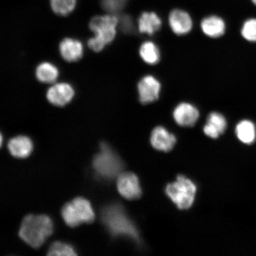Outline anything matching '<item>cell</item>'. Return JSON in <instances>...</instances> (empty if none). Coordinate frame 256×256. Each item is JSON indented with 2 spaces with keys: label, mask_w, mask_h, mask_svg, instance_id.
Masks as SVG:
<instances>
[{
  "label": "cell",
  "mask_w": 256,
  "mask_h": 256,
  "mask_svg": "<svg viewBox=\"0 0 256 256\" xmlns=\"http://www.w3.org/2000/svg\"><path fill=\"white\" fill-rule=\"evenodd\" d=\"M117 188L121 196L128 200L139 199L142 195L139 179L132 172H121L118 177Z\"/></svg>",
  "instance_id": "9"
},
{
  "label": "cell",
  "mask_w": 256,
  "mask_h": 256,
  "mask_svg": "<svg viewBox=\"0 0 256 256\" xmlns=\"http://www.w3.org/2000/svg\"><path fill=\"white\" fill-rule=\"evenodd\" d=\"M53 223L46 215H28L24 218L19 236L23 241L34 248L41 247L46 240L52 234Z\"/></svg>",
  "instance_id": "2"
},
{
  "label": "cell",
  "mask_w": 256,
  "mask_h": 256,
  "mask_svg": "<svg viewBox=\"0 0 256 256\" xmlns=\"http://www.w3.org/2000/svg\"><path fill=\"white\" fill-rule=\"evenodd\" d=\"M88 46L90 49L95 51V52H99V51L104 49L106 44L98 38L94 36V37L89 40Z\"/></svg>",
  "instance_id": "26"
},
{
  "label": "cell",
  "mask_w": 256,
  "mask_h": 256,
  "mask_svg": "<svg viewBox=\"0 0 256 256\" xmlns=\"http://www.w3.org/2000/svg\"><path fill=\"white\" fill-rule=\"evenodd\" d=\"M162 19L158 12L152 10L143 11L137 20L138 30L140 34L152 36L161 30Z\"/></svg>",
  "instance_id": "12"
},
{
  "label": "cell",
  "mask_w": 256,
  "mask_h": 256,
  "mask_svg": "<svg viewBox=\"0 0 256 256\" xmlns=\"http://www.w3.org/2000/svg\"><path fill=\"white\" fill-rule=\"evenodd\" d=\"M74 90L67 83H58L51 87L47 92V98L51 104L57 106H64L72 101Z\"/></svg>",
  "instance_id": "13"
},
{
  "label": "cell",
  "mask_w": 256,
  "mask_h": 256,
  "mask_svg": "<svg viewBox=\"0 0 256 256\" xmlns=\"http://www.w3.org/2000/svg\"><path fill=\"white\" fill-rule=\"evenodd\" d=\"M101 216L102 222L112 236H124L138 244L140 242L138 230L120 204H114L105 206Z\"/></svg>",
  "instance_id": "1"
},
{
  "label": "cell",
  "mask_w": 256,
  "mask_h": 256,
  "mask_svg": "<svg viewBox=\"0 0 256 256\" xmlns=\"http://www.w3.org/2000/svg\"><path fill=\"white\" fill-rule=\"evenodd\" d=\"M119 18L114 14L96 16L90 22V28L96 37L106 44L111 43L116 36Z\"/></svg>",
  "instance_id": "6"
},
{
  "label": "cell",
  "mask_w": 256,
  "mask_h": 256,
  "mask_svg": "<svg viewBox=\"0 0 256 256\" xmlns=\"http://www.w3.org/2000/svg\"><path fill=\"white\" fill-rule=\"evenodd\" d=\"M51 8L56 14L68 15L76 8V0H50Z\"/></svg>",
  "instance_id": "21"
},
{
  "label": "cell",
  "mask_w": 256,
  "mask_h": 256,
  "mask_svg": "<svg viewBox=\"0 0 256 256\" xmlns=\"http://www.w3.org/2000/svg\"><path fill=\"white\" fill-rule=\"evenodd\" d=\"M196 186L190 179L178 176L177 180L170 184L166 193L179 210H188L194 204Z\"/></svg>",
  "instance_id": "5"
},
{
  "label": "cell",
  "mask_w": 256,
  "mask_h": 256,
  "mask_svg": "<svg viewBox=\"0 0 256 256\" xmlns=\"http://www.w3.org/2000/svg\"><path fill=\"white\" fill-rule=\"evenodd\" d=\"M92 167L97 174L105 179L118 177L124 168L123 162L107 143L100 144V150L92 160Z\"/></svg>",
  "instance_id": "3"
},
{
  "label": "cell",
  "mask_w": 256,
  "mask_h": 256,
  "mask_svg": "<svg viewBox=\"0 0 256 256\" xmlns=\"http://www.w3.org/2000/svg\"><path fill=\"white\" fill-rule=\"evenodd\" d=\"M59 72L56 67L50 62H44L37 67L36 78L44 83H52L58 76Z\"/></svg>",
  "instance_id": "20"
},
{
  "label": "cell",
  "mask_w": 256,
  "mask_h": 256,
  "mask_svg": "<svg viewBox=\"0 0 256 256\" xmlns=\"http://www.w3.org/2000/svg\"><path fill=\"white\" fill-rule=\"evenodd\" d=\"M168 22L172 33L184 36L193 30L194 22L190 12L183 8H172L168 12Z\"/></svg>",
  "instance_id": "7"
},
{
  "label": "cell",
  "mask_w": 256,
  "mask_h": 256,
  "mask_svg": "<svg viewBox=\"0 0 256 256\" xmlns=\"http://www.w3.org/2000/svg\"><path fill=\"white\" fill-rule=\"evenodd\" d=\"M241 34L244 39L250 42H256V18H249L243 24Z\"/></svg>",
  "instance_id": "23"
},
{
  "label": "cell",
  "mask_w": 256,
  "mask_h": 256,
  "mask_svg": "<svg viewBox=\"0 0 256 256\" xmlns=\"http://www.w3.org/2000/svg\"><path fill=\"white\" fill-rule=\"evenodd\" d=\"M150 142L154 148L158 151L168 152L174 148L176 138L164 127L159 126L152 130Z\"/></svg>",
  "instance_id": "14"
},
{
  "label": "cell",
  "mask_w": 256,
  "mask_h": 256,
  "mask_svg": "<svg viewBox=\"0 0 256 256\" xmlns=\"http://www.w3.org/2000/svg\"><path fill=\"white\" fill-rule=\"evenodd\" d=\"M60 51L63 58L68 62H78L82 56L83 46L80 41L66 38L60 44Z\"/></svg>",
  "instance_id": "17"
},
{
  "label": "cell",
  "mask_w": 256,
  "mask_h": 256,
  "mask_svg": "<svg viewBox=\"0 0 256 256\" xmlns=\"http://www.w3.org/2000/svg\"><path fill=\"white\" fill-rule=\"evenodd\" d=\"M200 28L207 37L218 39L226 34V25L222 16L218 14H211L204 16L201 19Z\"/></svg>",
  "instance_id": "11"
},
{
  "label": "cell",
  "mask_w": 256,
  "mask_h": 256,
  "mask_svg": "<svg viewBox=\"0 0 256 256\" xmlns=\"http://www.w3.org/2000/svg\"><path fill=\"white\" fill-rule=\"evenodd\" d=\"M236 133L240 142L251 144L256 137V130L254 124L249 120H242L236 124Z\"/></svg>",
  "instance_id": "19"
},
{
  "label": "cell",
  "mask_w": 256,
  "mask_h": 256,
  "mask_svg": "<svg viewBox=\"0 0 256 256\" xmlns=\"http://www.w3.org/2000/svg\"><path fill=\"white\" fill-rule=\"evenodd\" d=\"M227 127L226 118L218 112H212L208 115L204 132L211 138H218L225 132Z\"/></svg>",
  "instance_id": "15"
},
{
  "label": "cell",
  "mask_w": 256,
  "mask_h": 256,
  "mask_svg": "<svg viewBox=\"0 0 256 256\" xmlns=\"http://www.w3.org/2000/svg\"><path fill=\"white\" fill-rule=\"evenodd\" d=\"M200 117L199 110L190 102H181L172 111V118L176 123L182 127L194 126Z\"/></svg>",
  "instance_id": "10"
},
{
  "label": "cell",
  "mask_w": 256,
  "mask_h": 256,
  "mask_svg": "<svg viewBox=\"0 0 256 256\" xmlns=\"http://www.w3.org/2000/svg\"><path fill=\"white\" fill-rule=\"evenodd\" d=\"M162 86L156 76L147 74L138 83L139 101L142 104H149L158 100L161 94Z\"/></svg>",
  "instance_id": "8"
},
{
  "label": "cell",
  "mask_w": 256,
  "mask_h": 256,
  "mask_svg": "<svg viewBox=\"0 0 256 256\" xmlns=\"http://www.w3.org/2000/svg\"><path fill=\"white\" fill-rule=\"evenodd\" d=\"M128 0H102V7L111 14H118L126 7Z\"/></svg>",
  "instance_id": "24"
},
{
  "label": "cell",
  "mask_w": 256,
  "mask_h": 256,
  "mask_svg": "<svg viewBox=\"0 0 256 256\" xmlns=\"http://www.w3.org/2000/svg\"><path fill=\"white\" fill-rule=\"evenodd\" d=\"M48 256H76V254L71 245L66 243L56 242L50 246Z\"/></svg>",
  "instance_id": "22"
},
{
  "label": "cell",
  "mask_w": 256,
  "mask_h": 256,
  "mask_svg": "<svg viewBox=\"0 0 256 256\" xmlns=\"http://www.w3.org/2000/svg\"><path fill=\"white\" fill-rule=\"evenodd\" d=\"M8 149L14 158H24L30 156L33 150V143L30 138L18 136L9 140Z\"/></svg>",
  "instance_id": "16"
},
{
  "label": "cell",
  "mask_w": 256,
  "mask_h": 256,
  "mask_svg": "<svg viewBox=\"0 0 256 256\" xmlns=\"http://www.w3.org/2000/svg\"><path fill=\"white\" fill-rule=\"evenodd\" d=\"M140 58L149 66H156L161 60V52L159 47L152 41L144 42L140 47Z\"/></svg>",
  "instance_id": "18"
},
{
  "label": "cell",
  "mask_w": 256,
  "mask_h": 256,
  "mask_svg": "<svg viewBox=\"0 0 256 256\" xmlns=\"http://www.w3.org/2000/svg\"><path fill=\"white\" fill-rule=\"evenodd\" d=\"M119 18V24L120 30L126 34H132L135 30L133 19L130 16L127 14H123Z\"/></svg>",
  "instance_id": "25"
},
{
  "label": "cell",
  "mask_w": 256,
  "mask_h": 256,
  "mask_svg": "<svg viewBox=\"0 0 256 256\" xmlns=\"http://www.w3.org/2000/svg\"><path fill=\"white\" fill-rule=\"evenodd\" d=\"M252 2H254L255 5H256V0H252Z\"/></svg>",
  "instance_id": "27"
},
{
  "label": "cell",
  "mask_w": 256,
  "mask_h": 256,
  "mask_svg": "<svg viewBox=\"0 0 256 256\" xmlns=\"http://www.w3.org/2000/svg\"><path fill=\"white\" fill-rule=\"evenodd\" d=\"M62 215L66 225L72 228L82 223H92L95 219L90 202L82 197L76 198L64 204Z\"/></svg>",
  "instance_id": "4"
}]
</instances>
